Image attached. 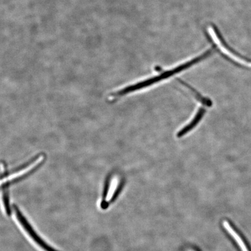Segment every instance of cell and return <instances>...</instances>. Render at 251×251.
I'll return each mask as SVG.
<instances>
[{"label":"cell","instance_id":"cell-1","mask_svg":"<svg viewBox=\"0 0 251 251\" xmlns=\"http://www.w3.org/2000/svg\"><path fill=\"white\" fill-rule=\"evenodd\" d=\"M204 58H205V55L203 54L201 55L198 56V57L192 59V60L178 66V67H176L173 69V70L165 71L161 74L159 75L158 76L149 78V79L140 81V82L136 84H131V85L125 87L123 89L115 91V92L112 93V96L115 100H117L122 96L127 95L128 94H130L136 92L137 90L143 89V88L151 86L152 84L159 82V81L164 80L166 78L174 76L175 74L187 70V69L191 67V66L197 64V63L202 60Z\"/></svg>","mask_w":251,"mask_h":251},{"label":"cell","instance_id":"cell-2","mask_svg":"<svg viewBox=\"0 0 251 251\" xmlns=\"http://www.w3.org/2000/svg\"><path fill=\"white\" fill-rule=\"evenodd\" d=\"M12 208H13L16 217H17L18 221L20 222L22 226H23L24 230L26 231V233L29 235V236L32 238L34 242L38 244L39 247L42 248V249L45 251H59L49 246L42 238H40L39 235L34 231L33 228L31 227L29 222L27 221L26 218L23 215L20 208H19L15 204H13Z\"/></svg>","mask_w":251,"mask_h":251},{"label":"cell","instance_id":"cell-3","mask_svg":"<svg viewBox=\"0 0 251 251\" xmlns=\"http://www.w3.org/2000/svg\"><path fill=\"white\" fill-rule=\"evenodd\" d=\"M208 33L211 36V38L213 42L217 45L218 48L221 50L224 54L226 55L227 57L231 59H233L234 61L239 63L240 64L244 65L247 67H251V64L243 59H241L238 55L232 52L231 50L228 48L226 44L224 39L222 38L221 34L215 26H210L208 27Z\"/></svg>","mask_w":251,"mask_h":251},{"label":"cell","instance_id":"cell-4","mask_svg":"<svg viewBox=\"0 0 251 251\" xmlns=\"http://www.w3.org/2000/svg\"><path fill=\"white\" fill-rule=\"evenodd\" d=\"M223 225L226 230L228 233L231 235V236L233 237L236 243L239 246L240 249L242 251H250L248 247L246 246V244H245L244 241L240 236L239 234H238L236 231L234 230V229L232 227L229 223L227 221H224L223 222Z\"/></svg>","mask_w":251,"mask_h":251},{"label":"cell","instance_id":"cell-5","mask_svg":"<svg viewBox=\"0 0 251 251\" xmlns=\"http://www.w3.org/2000/svg\"><path fill=\"white\" fill-rule=\"evenodd\" d=\"M111 176H109L106 177V178L104 187H103V189L102 200L101 202V208L103 210L107 209L109 205V202L106 201V197H108L110 186H111Z\"/></svg>","mask_w":251,"mask_h":251},{"label":"cell","instance_id":"cell-6","mask_svg":"<svg viewBox=\"0 0 251 251\" xmlns=\"http://www.w3.org/2000/svg\"><path fill=\"white\" fill-rule=\"evenodd\" d=\"M2 190V200L4 202L5 212L8 216H11L12 214V209L10 207V202H9V196L7 191L5 189Z\"/></svg>","mask_w":251,"mask_h":251}]
</instances>
